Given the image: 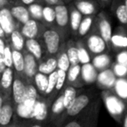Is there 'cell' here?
Here are the masks:
<instances>
[{"mask_svg":"<svg viewBox=\"0 0 127 127\" xmlns=\"http://www.w3.org/2000/svg\"><path fill=\"white\" fill-rule=\"evenodd\" d=\"M97 88L94 85H91L87 90L82 89L81 92L77 95L72 105L65 110L59 120L56 122L54 127H62L67 121L71 120L76 116H78L84 109H86L94 99L99 95Z\"/></svg>","mask_w":127,"mask_h":127,"instance_id":"1","label":"cell"},{"mask_svg":"<svg viewBox=\"0 0 127 127\" xmlns=\"http://www.w3.org/2000/svg\"><path fill=\"white\" fill-rule=\"evenodd\" d=\"M101 100L112 119L122 125L127 115V104L112 90H103L99 93Z\"/></svg>","mask_w":127,"mask_h":127,"instance_id":"2","label":"cell"},{"mask_svg":"<svg viewBox=\"0 0 127 127\" xmlns=\"http://www.w3.org/2000/svg\"><path fill=\"white\" fill-rule=\"evenodd\" d=\"M66 38L67 36L55 26L47 28L41 38L45 48L46 55L56 56L61 46L66 42Z\"/></svg>","mask_w":127,"mask_h":127,"instance_id":"3","label":"cell"},{"mask_svg":"<svg viewBox=\"0 0 127 127\" xmlns=\"http://www.w3.org/2000/svg\"><path fill=\"white\" fill-rule=\"evenodd\" d=\"M81 39L83 41L84 44H85L86 48L88 51V52L92 56V58L96 56V55L109 51L105 41L103 40V38L99 34L96 27L94 26V24L91 31Z\"/></svg>","mask_w":127,"mask_h":127,"instance_id":"4","label":"cell"},{"mask_svg":"<svg viewBox=\"0 0 127 127\" xmlns=\"http://www.w3.org/2000/svg\"><path fill=\"white\" fill-rule=\"evenodd\" d=\"M94 26L105 41L108 50L111 51V37L112 34V27L111 24V20L105 11L102 10L96 15L94 19Z\"/></svg>","mask_w":127,"mask_h":127,"instance_id":"5","label":"cell"},{"mask_svg":"<svg viewBox=\"0 0 127 127\" xmlns=\"http://www.w3.org/2000/svg\"><path fill=\"white\" fill-rule=\"evenodd\" d=\"M46 29L47 28L42 23L30 18L26 23L21 24L19 31L25 39H41Z\"/></svg>","mask_w":127,"mask_h":127,"instance_id":"6","label":"cell"},{"mask_svg":"<svg viewBox=\"0 0 127 127\" xmlns=\"http://www.w3.org/2000/svg\"><path fill=\"white\" fill-rule=\"evenodd\" d=\"M27 83L28 81L24 78L23 75H19L14 72L10 97H11L12 102L14 103L16 107L24 103Z\"/></svg>","mask_w":127,"mask_h":127,"instance_id":"7","label":"cell"},{"mask_svg":"<svg viewBox=\"0 0 127 127\" xmlns=\"http://www.w3.org/2000/svg\"><path fill=\"white\" fill-rule=\"evenodd\" d=\"M55 26L62 31L66 36H68L70 33L69 30V11L68 7L65 4H58L55 5Z\"/></svg>","mask_w":127,"mask_h":127,"instance_id":"8","label":"cell"},{"mask_svg":"<svg viewBox=\"0 0 127 127\" xmlns=\"http://www.w3.org/2000/svg\"><path fill=\"white\" fill-rule=\"evenodd\" d=\"M111 51L120 52L127 51V29L124 26H118L111 37Z\"/></svg>","mask_w":127,"mask_h":127,"instance_id":"9","label":"cell"},{"mask_svg":"<svg viewBox=\"0 0 127 127\" xmlns=\"http://www.w3.org/2000/svg\"><path fill=\"white\" fill-rule=\"evenodd\" d=\"M0 25L9 40L10 33L15 30L19 29L21 24L18 22H17L16 19L12 17L10 11V8L5 7V8L0 10Z\"/></svg>","mask_w":127,"mask_h":127,"instance_id":"10","label":"cell"},{"mask_svg":"<svg viewBox=\"0 0 127 127\" xmlns=\"http://www.w3.org/2000/svg\"><path fill=\"white\" fill-rule=\"evenodd\" d=\"M100 98V96L96 97V98L87 107L86 109H84L78 116H76L75 118H74L71 120L67 121L65 125L62 127H84L85 125L87 124V120L90 118L91 114H92L94 109L95 108L96 105H97L98 101Z\"/></svg>","mask_w":127,"mask_h":127,"instance_id":"11","label":"cell"},{"mask_svg":"<svg viewBox=\"0 0 127 127\" xmlns=\"http://www.w3.org/2000/svg\"><path fill=\"white\" fill-rule=\"evenodd\" d=\"M16 106L12 102L11 97L5 98L0 111V127H9L14 120Z\"/></svg>","mask_w":127,"mask_h":127,"instance_id":"12","label":"cell"},{"mask_svg":"<svg viewBox=\"0 0 127 127\" xmlns=\"http://www.w3.org/2000/svg\"><path fill=\"white\" fill-rule=\"evenodd\" d=\"M24 58L23 76L28 82H33L35 75L38 72V60L30 53L23 51Z\"/></svg>","mask_w":127,"mask_h":127,"instance_id":"13","label":"cell"},{"mask_svg":"<svg viewBox=\"0 0 127 127\" xmlns=\"http://www.w3.org/2000/svg\"><path fill=\"white\" fill-rule=\"evenodd\" d=\"M65 106L63 105V97H62V91L56 96V98L53 100L48 112V119L49 121L55 126L56 122L59 120L61 116L65 112Z\"/></svg>","mask_w":127,"mask_h":127,"instance_id":"14","label":"cell"},{"mask_svg":"<svg viewBox=\"0 0 127 127\" xmlns=\"http://www.w3.org/2000/svg\"><path fill=\"white\" fill-rule=\"evenodd\" d=\"M74 6L82 16H96L100 11V5L97 0H74Z\"/></svg>","mask_w":127,"mask_h":127,"instance_id":"15","label":"cell"},{"mask_svg":"<svg viewBox=\"0 0 127 127\" xmlns=\"http://www.w3.org/2000/svg\"><path fill=\"white\" fill-rule=\"evenodd\" d=\"M66 85L80 89L85 85L81 78V65L80 64L70 65L66 75Z\"/></svg>","mask_w":127,"mask_h":127,"instance_id":"16","label":"cell"},{"mask_svg":"<svg viewBox=\"0 0 127 127\" xmlns=\"http://www.w3.org/2000/svg\"><path fill=\"white\" fill-rule=\"evenodd\" d=\"M116 76L111 68L98 73L96 82L97 86L103 90H112L116 82Z\"/></svg>","mask_w":127,"mask_h":127,"instance_id":"17","label":"cell"},{"mask_svg":"<svg viewBox=\"0 0 127 127\" xmlns=\"http://www.w3.org/2000/svg\"><path fill=\"white\" fill-rule=\"evenodd\" d=\"M24 51L33 55L38 61L46 55L45 48H44L42 39H26L25 44H24Z\"/></svg>","mask_w":127,"mask_h":127,"instance_id":"18","label":"cell"},{"mask_svg":"<svg viewBox=\"0 0 127 127\" xmlns=\"http://www.w3.org/2000/svg\"><path fill=\"white\" fill-rule=\"evenodd\" d=\"M14 70L13 68L6 67L0 75V92L5 98L11 95V87L13 83Z\"/></svg>","mask_w":127,"mask_h":127,"instance_id":"19","label":"cell"},{"mask_svg":"<svg viewBox=\"0 0 127 127\" xmlns=\"http://www.w3.org/2000/svg\"><path fill=\"white\" fill-rule=\"evenodd\" d=\"M110 8L112 13L116 17L120 25L127 29V10L123 0H112Z\"/></svg>","mask_w":127,"mask_h":127,"instance_id":"20","label":"cell"},{"mask_svg":"<svg viewBox=\"0 0 127 127\" xmlns=\"http://www.w3.org/2000/svg\"><path fill=\"white\" fill-rule=\"evenodd\" d=\"M9 8H10V11L11 13L12 17L20 24H24V23H26L27 21H29L30 19V16L27 6L11 2Z\"/></svg>","mask_w":127,"mask_h":127,"instance_id":"21","label":"cell"},{"mask_svg":"<svg viewBox=\"0 0 127 127\" xmlns=\"http://www.w3.org/2000/svg\"><path fill=\"white\" fill-rule=\"evenodd\" d=\"M67 7H68L69 11V30H70V33L72 34V36H74V37L76 38L77 31H78L79 26H80L83 16L76 9L74 3H70L69 6Z\"/></svg>","mask_w":127,"mask_h":127,"instance_id":"22","label":"cell"},{"mask_svg":"<svg viewBox=\"0 0 127 127\" xmlns=\"http://www.w3.org/2000/svg\"><path fill=\"white\" fill-rule=\"evenodd\" d=\"M91 64L99 73L111 68L112 64V57L108 54V52L101 53V54L93 57Z\"/></svg>","mask_w":127,"mask_h":127,"instance_id":"23","label":"cell"},{"mask_svg":"<svg viewBox=\"0 0 127 127\" xmlns=\"http://www.w3.org/2000/svg\"><path fill=\"white\" fill-rule=\"evenodd\" d=\"M57 70V60L55 56L45 55L38 61V72L49 75Z\"/></svg>","mask_w":127,"mask_h":127,"instance_id":"24","label":"cell"},{"mask_svg":"<svg viewBox=\"0 0 127 127\" xmlns=\"http://www.w3.org/2000/svg\"><path fill=\"white\" fill-rule=\"evenodd\" d=\"M81 65V78L84 84L88 85H93L95 84L98 76V71L94 69L91 63L80 64Z\"/></svg>","mask_w":127,"mask_h":127,"instance_id":"25","label":"cell"},{"mask_svg":"<svg viewBox=\"0 0 127 127\" xmlns=\"http://www.w3.org/2000/svg\"><path fill=\"white\" fill-rule=\"evenodd\" d=\"M82 88L78 89L75 87L70 86V85H66L64 86L63 90H62V97H63V105L65 106V109L68 108L74 100L75 99L79 93L81 92Z\"/></svg>","mask_w":127,"mask_h":127,"instance_id":"26","label":"cell"},{"mask_svg":"<svg viewBox=\"0 0 127 127\" xmlns=\"http://www.w3.org/2000/svg\"><path fill=\"white\" fill-rule=\"evenodd\" d=\"M95 17L96 16H84L82 17L81 22H80V26H79L78 31H77L76 39L84 37L91 31V29L94 26Z\"/></svg>","mask_w":127,"mask_h":127,"instance_id":"27","label":"cell"},{"mask_svg":"<svg viewBox=\"0 0 127 127\" xmlns=\"http://www.w3.org/2000/svg\"><path fill=\"white\" fill-rule=\"evenodd\" d=\"M26 39L24 36L21 34L19 29L15 30L10 33L9 37V43L10 44V47L12 49H15L17 51H24V44H25Z\"/></svg>","mask_w":127,"mask_h":127,"instance_id":"28","label":"cell"},{"mask_svg":"<svg viewBox=\"0 0 127 127\" xmlns=\"http://www.w3.org/2000/svg\"><path fill=\"white\" fill-rule=\"evenodd\" d=\"M56 60H57V69L62 70L67 72V70L70 67V62H69L68 57L67 55V51H66V47H65V43L62 44V45L61 46L60 51H58V53L56 54Z\"/></svg>","mask_w":127,"mask_h":127,"instance_id":"29","label":"cell"},{"mask_svg":"<svg viewBox=\"0 0 127 127\" xmlns=\"http://www.w3.org/2000/svg\"><path fill=\"white\" fill-rule=\"evenodd\" d=\"M65 47H66V51H67V55L68 57V59L71 65L80 64L79 63L78 51H77L75 39L70 38L67 41H66Z\"/></svg>","mask_w":127,"mask_h":127,"instance_id":"30","label":"cell"},{"mask_svg":"<svg viewBox=\"0 0 127 127\" xmlns=\"http://www.w3.org/2000/svg\"><path fill=\"white\" fill-rule=\"evenodd\" d=\"M11 53H12V65H13L14 72L19 75H23L24 72V53L23 51H17L15 49L11 48Z\"/></svg>","mask_w":127,"mask_h":127,"instance_id":"31","label":"cell"},{"mask_svg":"<svg viewBox=\"0 0 127 127\" xmlns=\"http://www.w3.org/2000/svg\"><path fill=\"white\" fill-rule=\"evenodd\" d=\"M76 42V47L77 51H78V58H79V63L80 64H89L92 61V56L88 52L87 49L86 48L83 41L81 38H78L75 40Z\"/></svg>","mask_w":127,"mask_h":127,"instance_id":"32","label":"cell"},{"mask_svg":"<svg viewBox=\"0 0 127 127\" xmlns=\"http://www.w3.org/2000/svg\"><path fill=\"white\" fill-rule=\"evenodd\" d=\"M55 7L51 5H44L42 9V23L46 26V28L55 26Z\"/></svg>","mask_w":127,"mask_h":127,"instance_id":"33","label":"cell"},{"mask_svg":"<svg viewBox=\"0 0 127 127\" xmlns=\"http://www.w3.org/2000/svg\"><path fill=\"white\" fill-rule=\"evenodd\" d=\"M33 84L40 96H44L48 87V75L37 72L33 78Z\"/></svg>","mask_w":127,"mask_h":127,"instance_id":"34","label":"cell"},{"mask_svg":"<svg viewBox=\"0 0 127 127\" xmlns=\"http://www.w3.org/2000/svg\"><path fill=\"white\" fill-rule=\"evenodd\" d=\"M112 91L127 103V79L125 78H117Z\"/></svg>","mask_w":127,"mask_h":127,"instance_id":"35","label":"cell"},{"mask_svg":"<svg viewBox=\"0 0 127 127\" xmlns=\"http://www.w3.org/2000/svg\"><path fill=\"white\" fill-rule=\"evenodd\" d=\"M44 5L45 4H43L42 3H34L32 4H30L29 6H27L30 18L35 19V20H37L42 23V9H43Z\"/></svg>","mask_w":127,"mask_h":127,"instance_id":"36","label":"cell"},{"mask_svg":"<svg viewBox=\"0 0 127 127\" xmlns=\"http://www.w3.org/2000/svg\"><path fill=\"white\" fill-rule=\"evenodd\" d=\"M100 107H101V98H99L97 105H96L95 108L94 109L90 118H89V119L87 120V124L85 125L84 127H97L98 126V121H99V112H100Z\"/></svg>","mask_w":127,"mask_h":127,"instance_id":"37","label":"cell"},{"mask_svg":"<svg viewBox=\"0 0 127 127\" xmlns=\"http://www.w3.org/2000/svg\"><path fill=\"white\" fill-rule=\"evenodd\" d=\"M56 80H57V70L54 71V72L50 73L49 75H48V87L43 97L47 98L50 94L53 93L55 88V85H56Z\"/></svg>","mask_w":127,"mask_h":127,"instance_id":"38","label":"cell"},{"mask_svg":"<svg viewBox=\"0 0 127 127\" xmlns=\"http://www.w3.org/2000/svg\"><path fill=\"white\" fill-rule=\"evenodd\" d=\"M111 69L113 71L116 78H125L127 75V65H124L119 63H112Z\"/></svg>","mask_w":127,"mask_h":127,"instance_id":"39","label":"cell"},{"mask_svg":"<svg viewBox=\"0 0 127 127\" xmlns=\"http://www.w3.org/2000/svg\"><path fill=\"white\" fill-rule=\"evenodd\" d=\"M3 62H4L6 67H10L12 68V53H11V47H10V44L9 43V41L6 43V45L4 47L3 52Z\"/></svg>","mask_w":127,"mask_h":127,"instance_id":"40","label":"cell"},{"mask_svg":"<svg viewBox=\"0 0 127 127\" xmlns=\"http://www.w3.org/2000/svg\"><path fill=\"white\" fill-rule=\"evenodd\" d=\"M118 58H117V62L124 65H127V51H123L120 52H118Z\"/></svg>","mask_w":127,"mask_h":127,"instance_id":"41","label":"cell"},{"mask_svg":"<svg viewBox=\"0 0 127 127\" xmlns=\"http://www.w3.org/2000/svg\"><path fill=\"white\" fill-rule=\"evenodd\" d=\"M11 2L19 3V4H23L24 6H29L30 4H32L34 3H42L41 0H12Z\"/></svg>","mask_w":127,"mask_h":127,"instance_id":"42","label":"cell"},{"mask_svg":"<svg viewBox=\"0 0 127 127\" xmlns=\"http://www.w3.org/2000/svg\"><path fill=\"white\" fill-rule=\"evenodd\" d=\"M21 127H45L42 123H41L40 121H31V122H26L24 124L20 123Z\"/></svg>","mask_w":127,"mask_h":127,"instance_id":"43","label":"cell"},{"mask_svg":"<svg viewBox=\"0 0 127 127\" xmlns=\"http://www.w3.org/2000/svg\"><path fill=\"white\" fill-rule=\"evenodd\" d=\"M41 1L42 2V3H43V4L51 5V6H55V5L65 3L63 2V0H41Z\"/></svg>","mask_w":127,"mask_h":127,"instance_id":"44","label":"cell"},{"mask_svg":"<svg viewBox=\"0 0 127 127\" xmlns=\"http://www.w3.org/2000/svg\"><path fill=\"white\" fill-rule=\"evenodd\" d=\"M97 1L101 8H106V7H110L112 0H97Z\"/></svg>","mask_w":127,"mask_h":127,"instance_id":"45","label":"cell"},{"mask_svg":"<svg viewBox=\"0 0 127 127\" xmlns=\"http://www.w3.org/2000/svg\"><path fill=\"white\" fill-rule=\"evenodd\" d=\"M11 3V0H0V10L5 7H9Z\"/></svg>","mask_w":127,"mask_h":127,"instance_id":"46","label":"cell"},{"mask_svg":"<svg viewBox=\"0 0 127 127\" xmlns=\"http://www.w3.org/2000/svg\"><path fill=\"white\" fill-rule=\"evenodd\" d=\"M5 69H6V65H5L4 62H3V55L0 54V75H1V73L3 72Z\"/></svg>","mask_w":127,"mask_h":127,"instance_id":"47","label":"cell"},{"mask_svg":"<svg viewBox=\"0 0 127 127\" xmlns=\"http://www.w3.org/2000/svg\"><path fill=\"white\" fill-rule=\"evenodd\" d=\"M7 42H8V41L4 40V39H3L2 37H0V54H3V50H4V47H5V45H6Z\"/></svg>","mask_w":127,"mask_h":127,"instance_id":"48","label":"cell"},{"mask_svg":"<svg viewBox=\"0 0 127 127\" xmlns=\"http://www.w3.org/2000/svg\"><path fill=\"white\" fill-rule=\"evenodd\" d=\"M0 37H2V38L4 39V40H6V41H9L8 38H7V37H6V35H5L4 31H3V30L2 29L1 25H0Z\"/></svg>","mask_w":127,"mask_h":127,"instance_id":"49","label":"cell"},{"mask_svg":"<svg viewBox=\"0 0 127 127\" xmlns=\"http://www.w3.org/2000/svg\"><path fill=\"white\" fill-rule=\"evenodd\" d=\"M9 127H21V126H20V123L17 122V121L15 120V119H14L13 122L10 124V126H9Z\"/></svg>","mask_w":127,"mask_h":127,"instance_id":"50","label":"cell"},{"mask_svg":"<svg viewBox=\"0 0 127 127\" xmlns=\"http://www.w3.org/2000/svg\"><path fill=\"white\" fill-rule=\"evenodd\" d=\"M4 99H5V97L3 95V94L0 92V111H1V108L3 105V102H4Z\"/></svg>","mask_w":127,"mask_h":127,"instance_id":"51","label":"cell"},{"mask_svg":"<svg viewBox=\"0 0 127 127\" xmlns=\"http://www.w3.org/2000/svg\"><path fill=\"white\" fill-rule=\"evenodd\" d=\"M123 2H124L125 5H126V10H127V0H123Z\"/></svg>","mask_w":127,"mask_h":127,"instance_id":"52","label":"cell"},{"mask_svg":"<svg viewBox=\"0 0 127 127\" xmlns=\"http://www.w3.org/2000/svg\"><path fill=\"white\" fill-rule=\"evenodd\" d=\"M11 1H12V0H11Z\"/></svg>","mask_w":127,"mask_h":127,"instance_id":"53","label":"cell"}]
</instances>
